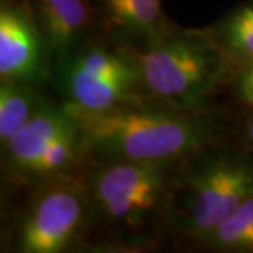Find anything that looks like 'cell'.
Here are the masks:
<instances>
[{"mask_svg": "<svg viewBox=\"0 0 253 253\" xmlns=\"http://www.w3.org/2000/svg\"><path fill=\"white\" fill-rule=\"evenodd\" d=\"M76 120L86 163L183 161L222 142L211 111L189 113L146 100L89 113L68 109Z\"/></svg>", "mask_w": 253, "mask_h": 253, "instance_id": "1", "label": "cell"}, {"mask_svg": "<svg viewBox=\"0 0 253 253\" xmlns=\"http://www.w3.org/2000/svg\"><path fill=\"white\" fill-rule=\"evenodd\" d=\"M149 100L170 109L203 113L231 79L232 68L208 30L173 24L161 38L134 49Z\"/></svg>", "mask_w": 253, "mask_h": 253, "instance_id": "2", "label": "cell"}, {"mask_svg": "<svg viewBox=\"0 0 253 253\" xmlns=\"http://www.w3.org/2000/svg\"><path fill=\"white\" fill-rule=\"evenodd\" d=\"M252 196L253 162L219 142L181 161L169 191L166 219L201 244Z\"/></svg>", "mask_w": 253, "mask_h": 253, "instance_id": "3", "label": "cell"}, {"mask_svg": "<svg viewBox=\"0 0 253 253\" xmlns=\"http://www.w3.org/2000/svg\"><path fill=\"white\" fill-rule=\"evenodd\" d=\"M52 82L63 104L76 111L97 113L149 100L134 49L101 34L55 63Z\"/></svg>", "mask_w": 253, "mask_h": 253, "instance_id": "4", "label": "cell"}, {"mask_svg": "<svg viewBox=\"0 0 253 253\" xmlns=\"http://www.w3.org/2000/svg\"><path fill=\"white\" fill-rule=\"evenodd\" d=\"M93 219L84 170L45 181L23 208L13 232L20 253H62L78 244Z\"/></svg>", "mask_w": 253, "mask_h": 253, "instance_id": "5", "label": "cell"}, {"mask_svg": "<svg viewBox=\"0 0 253 253\" xmlns=\"http://www.w3.org/2000/svg\"><path fill=\"white\" fill-rule=\"evenodd\" d=\"M54 76V55L28 0L0 1V81L41 87Z\"/></svg>", "mask_w": 253, "mask_h": 253, "instance_id": "6", "label": "cell"}, {"mask_svg": "<svg viewBox=\"0 0 253 253\" xmlns=\"http://www.w3.org/2000/svg\"><path fill=\"white\" fill-rule=\"evenodd\" d=\"M75 126L76 120L63 103L45 99L36 114L1 145L3 172L10 180L24 184L51 144Z\"/></svg>", "mask_w": 253, "mask_h": 253, "instance_id": "7", "label": "cell"}, {"mask_svg": "<svg viewBox=\"0 0 253 253\" xmlns=\"http://www.w3.org/2000/svg\"><path fill=\"white\" fill-rule=\"evenodd\" d=\"M54 55V65L100 34L94 0H28Z\"/></svg>", "mask_w": 253, "mask_h": 253, "instance_id": "8", "label": "cell"}, {"mask_svg": "<svg viewBox=\"0 0 253 253\" xmlns=\"http://www.w3.org/2000/svg\"><path fill=\"white\" fill-rule=\"evenodd\" d=\"M99 30L123 45L142 49L172 27L161 0H94Z\"/></svg>", "mask_w": 253, "mask_h": 253, "instance_id": "9", "label": "cell"}, {"mask_svg": "<svg viewBox=\"0 0 253 253\" xmlns=\"http://www.w3.org/2000/svg\"><path fill=\"white\" fill-rule=\"evenodd\" d=\"M208 31L232 71L253 62V0L232 10Z\"/></svg>", "mask_w": 253, "mask_h": 253, "instance_id": "10", "label": "cell"}, {"mask_svg": "<svg viewBox=\"0 0 253 253\" xmlns=\"http://www.w3.org/2000/svg\"><path fill=\"white\" fill-rule=\"evenodd\" d=\"M40 87L0 81V145H4L45 101Z\"/></svg>", "mask_w": 253, "mask_h": 253, "instance_id": "11", "label": "cell"}, {"mask_svg": "<svg viewBox=\"0 0 253 253\" xmlns=\"http://www.w3.org/2000/svg\"><path fill=\"white\" fill-rule=\"evenodd\" d=\"M201 245L215 251H253V196L245 200Z\"/></svg>", "mask_w": 253, "mask_h": 253, "instance_id": "12", "label": "cell"}, {"mask_svg": "<svg viewBox=\"0 0 253 253\" xmlns=\"http://www.w3.org/2000/svg\"><path fill=\"white\" fill-rule=\"evenodd\" d=\"M229 81L238 101L253 109V62L234 69Z\"/></svg>", "mask_w": 253, "mask_h": 253, "instance_id": "13", "label": "cell"}, {"mask_svg": "<svg viewBox=\"0 0 253 253\" xmlns=\"http://www.w3.org/2000/svg\"><path fill=\"white\" fill-rule=\"evenodd\" d=\"M246 139L253 148V117L246 123Z\"/></svg>", "mask_w": 253, "mask_h": 253, "instance_id": "14", "label": "cell"}]
</instances>
